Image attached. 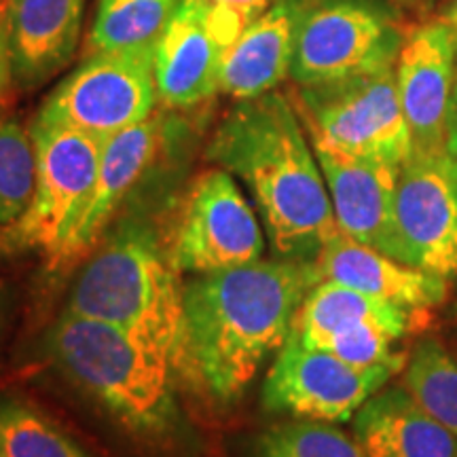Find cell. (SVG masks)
Instances as JSON below:
<instances>
[{
  "label": "cell",
  "mask_w": 457,
  "mask_h": 457,
  "mask_svg": "<svg viewBox=\"0 0 457 457\" xmlns=\"http://www.w3.org/2000/svg\"><path fill=\"white\" fill-rule=\"evenodd\" d=\"M400 370L396 364L352 367L327 350L303 345L290 333L267 373L262 407L295 420L343 424Z\"/></svg>",
  "instance_id": "obj_10"
},
{
  "label": "cell",
  "mask_w": 457,
  "mask_h": 457,
  "mask_svg": "<svg viewBox=\"0 0 457 457\" xmlns=\"http://www.w3.org/2000/svg\"><path fill=\"white\" fill-rule=\"evenodd\" d=\"M30 136L37 151V187L26 212L0 227V253H41L51 261L89 202L102 140L37 119Z\"/></svg>",
  "instance_id": "obj_6"
},
{
  "label": "cell",
  "mask_w": 457,
  "mask_h": 457,
  "mask_svg": "<svg viewBox=\"0 0 457 457\" xmlns=\"http://www.w3.org/2000/svg\"><path fill=\"white\" fill-rule=\"evenodd\" d=\"M155 47L89 54L45 100L37 121L96 140L145 121L157 111Z\"/></svg>",
  "instance_id": "obj_8"
},
{
  "label": "cell",
  "mask_w": 457,
  "mask_h": 457,
  "mask_svg": "<svg viewBox=\"0 0 457 457\" xmlns=\"http://www.w3.org/2000/svg\"><path fill=\"white\" fill-rule=\"evenodd\" d=\"M0 457H89V453L38 409L3 398Z\"/></svg>",
  "instance_id": "obj_23"
},
{
  "label": "cell",
  "mask_w": 457,
  "mask_h": 457,
  "mask_svg": "<svg viewBox=\"0 0 457 457\" xmlns=\"http://www.w3.org/2000/svg\"><path fill=\"white\" fill-rule=\"evenodd\" d=\"M225 54L204 0H185L155 45L159 102L170 108H191L212 98L220 91Z\"/></svg>",
  "instance_id": "obj_15"
},
{
  "label": "cell",
  "mask_w": 457,
  "mask_h": 457,
  "mask_svg": "<svg viewBox=\"0 0 457 457\" xmlns=\"http://www.w3.org/2000/svg\"><path fill=\"white\" fill-rule=\"evenodd\" d=\"M185 0H98L87 55L98 51L153 49Z\"/></svg>",
  "instance_id": "obj_21"
},
{
  "label": "cell",
  "mask_w": 457,
  "mask_h": 457,
  "mask_svg": "<svg viewBox=\"0 0 457 457\" xmlns=\"http://www.w3.org/2000/svg\"><path fill=\"white\" fill-rule=\"evenodd\" d=\"M13 85H15V72H13V60H11V47H9L7 3L0 0V108L7 104Z\"/></svg>",
  "instance_id": "obj_27"
},
{
  "label": "cell",
  "mask_w": 457,
  "mask_h": 457,
  "mask_svg": "<svg viewBox=\"0 0 457 457\" xmlns=\"http://www.w3.org/2000/svg\"><path fill=\"white\" fill-rule=\"evenodd\" d=\"M447 148L457 157V117L449 121V138H447Z\"/></svg>",
  "instance_id": "obj_28"
},
{
  "label": "cell",
  "mask_w": 457,
  "mask_h": 457,
  "mask_svg": "<svg viewBox=\"0 0 457 457\" xmlns=\"http://www.w3.org/2000/svg\"><path fill=\"white\" fill-rule=\"evenodd\" d=\"M396 228L404 265L457 278V157L449 148L413 151L400 168Z\"/></svg>",
  "instance_id": "obj_11"
},
{
  "label": "cell",
  "mask_w": 457,
  "mask_h": 457,
  "mask_svg": "<svg viewBox=\"0 0 457 457\" xmlns=\"http://www.w3.org/2000/svg\"><path fill=\"white\" fill-rule=\"evenodd\" d=\"M254 457H364L358 441L333 424L296 420L259 438Z\"/></svg>",
  "instance_id": "obj_25"
},
{
  "label": "cell",
  "mask_w": 457,
  "mask_h": 457,
  "mask_svg": "<svg viewBox=\"0 0 457 457\" xmlns=\"http://www.w3.org/2000/svg\"><path fill=\"white\" fill-rule=\"evenodd\" d=\"M424 310L364 295L350 286L322 279L307 293L296 312L293 335L307 347H320L330 337L358 327H379L403 339L424 324Z\"/></svg>",
  "instance_id": "obj_20"
},
{
  "label": "cell",
  "mask_w": 457,
  "mask_h": 457,
  "mask_svg": "<svg viewBox=\"0 0 457 457\" xmlns=\"http://www.w3.org/2000/svg\"><path fill=\"white\" fill-rule=\"evenodd\" d=\"M318 282L313 262L284 259H261L188 282L187 328L197 384L225 404L242 396L265 358L293 333L296 312Z\"/></svg>",
  "instance_id": "obj_2"
},
{
  "label": "cell",
  "mask_w": 457,
  "mask_h": 457,
  "mask_svg": "<svg viewBox=\"0 0 457 457\" xmlns=\"http://www.w3.org/2000/svg\"><path fill=\"white\" fill-rule=\"evenodd\" d=\"M457 117V72H455V87H453V106H451V119Z\"/></svg>",
  "instance_id": "obj_30"
},
{
  "label": "cell",
  "mask_w": 457,
  "mask_h": 457,
  "mask_svg": "<svg viewBox=\"0 0 457 457\" xmlns=\"http://www.w3.org/2000/svg\"><path fill=\"white\" fill-rule=\"evenodd\" d=\"M312 146L327 180L339 231L403 262L396 228V185L403 165L352 157L316 142Z\"/></svg>",
  "instance_id": "obj_13"
},
{
  "label": "cell",
  "mask_w": 457,
  "mask_h": 457,
  "mask_svg": "<svg viewBox=\"0 0 457 457\" xmlns=\"http://www.w3.org/2000/svg\"><path fill=\"white\" fill-rule=\"evenodd\" d=\"M165 140H168V119L157 108L145 121L102 142L94 191L71 236L54 254V259L47 261L51 270L71 265L98 244L111 216L125 202L129 191L138 187L146 171L157 163Z\"/></svg>",
  "instance_id": "obj_14"
},
{
  "label": "cell",
  "mask_w": 457,
  "mask_h": 457,
  "mask_svg": "<svg viewBox=\"0 0 457 457\" xmlns=\"http://www.w3.org/2000/svg\"><path fill=\"white\" fill-rule=\"evenodd\" d=\"M37 187V151L30 129L0 119V227L26 212Z\"/></svg>",
  "instance_id": "obj_24"
},
{
  "label": "cell",
  "mask_w": 457,
  "mask_h": 457,
  "mask_svg": "<svg viewBox=\"0 0 457 457\" xmlns=\"http://www.w3.org/2000/svg\"><path fill=\"white\" fill-rule=\"evenodd\" d=\"M205 157L248 187L276 259L316 262L339 233L301 114L279 91L237 100Z\"/></svg>",
  "instance_id": "obj_1"
},
{
  "label": "cell",
  "mask_w": 457,
  "mask_h": 457,
  "mask_svg": "<svg viewBox=\"0 0 457 457\" xmlns=\"http://www.w3.org/2000/svg\"><path fill=\"white\" fill-rule=\"evenodd\" d=\"M320 282L328 279L350 286L360 293L377 296L409 310H430L449 296V279L415 270L396 259L335 233L316 259Z\"/></svg>",
  "instance_id": "obj_16"
},
{
  "label": "cell",
  "mask_w": 457,
  "mask_h": 457,
  "mask_svg": "<svg viewBox=\"0 0 457 457\" xmlns=\"http://www.w3.org/2000/svg\"><path fill=\"white\" fill-rule=\"evenodd\" d=\"M66 312L140 337L168 356L179 379L197 384L185 286L148 233L123 228L102 245L72 286Z\"/></svg>",
  "instance_id": "obj_3"
},
{
  "label": "cell",
  "mask_w": 457,
  "mask_h": 457,
  "mask_svg": "<svg viewBox=\"0 0 457 457\" xmlns=\"http://www.w3.org/2000/svg\"><path fill=\"white\" fill-rule=\"evenodd\" d=\"M208 9L210 26L225 49L237 41L239 34L256 17L271 7V0H204Z\"/></svg>",
  "instance_id": "obj_26"
},
{
  "label": "cell",
  "mask_w": 457,
  "mask_h": 457,
  "mask_svg": "<svg viewBox=\"0 0 457 457\" xmlns=\"http://www.w3.org/2000/svg\"><path fill=\"white\" fill-rule=\"evenodd\" d=\"M301 0H276L227 49L220 66V91L236 100L276 91L290 74Z\"/></svg>",
  "instance_id": "obj_18"
},
{
  "label": "cell",
  "mask_w": 457,
  "mask_h": 457,
  "mask_svg": "<svg viewBox=\"0 0 457 457\" xmlns=\"http://www.w3.org/2000/svg\"><path fill=\"white\" fill-rule=\"evenodd\" d=\"M3 316H4V295H3V288H0V324H3Z\"/></svg>",
  "instance_id": "obj_31"
},
{
  "label": "cell",
  "mask_w": 457,
  "mask_h": 457,
  "mask_svg": "<svg viewBox=\"0 0 457 457\" xmlns=\"http://www.w3.org/2000/svg\"><path fill=\"white\" fill-rule=\"evenodd\" d=\"M296 111L316 145L392 165L413 155L394 68L299 87Z\"/></svg>",
  "instance_id": "obj_5"
},
{
  "label": "cell",
  "mask_w": 457,
  "mask_h": 457,
  "mask_svg": "<svg viewBox=\"0 0 457 457\" xmlns=\"http://www.w3.org/2000/svg\"><path fill=\"white\" fill-rule=\"evenodd\" d=\"M49 345L57 364L128 430L163 436L176 426L179 375L159 347L68 312L57 320Z\"/></svg>",
  "instance_id": "obj_4"
},
{
  "label": "cell",
  "mask_w": 457,
  "mask_h": 457,
  "mask_svg": "<svg viewBox=\"0 0 457 457\" xmlns=\"http://www.w3.org/2000/svg\"><path fill=\"white\" fill-rule=\"evenodd\" d=\"M443 20L447 21V24H451L457 30V0L453 4H451V7L445 11V15H443Z\"/></svg>",
  "instance_id": "obj_29"
},
{
  "label": "cell",
  "mask_w": 457,
  "mask_h": 457,
  "mask_svg": "<svg viewBox=\"0 0 457 457\" xmlns=\"http://www.w3.org/2000/svg\"><path fill=\"white\" fill-rule=\"evenodd\" d=\"M364 457H457V438L404 386L370 396L353 415Z\"/></svg>",
  "instance_id": "obj_19"
},
{
  "label": "cell",
  "mask_w": 457,
  "mask_h": 457,
  "mask_svg": "<svg viewBox=\"0 0 457 457\" xmlns=\"http://www.w3.org/2000/svg\"><path fill=\"white\" fill-rule=\"evenodd\" d=\"M404 387L457 438V356L441 341L417 343L404 364Z\"/></svg>",
  "instance_id": "obj_22"
},
{
  "label": "cell",
  "mask_w": 457,
  "mask_h": 457,
  "mask_svg": "<svg viewBox=\"0 0 457 457\" xmlns=\"http://www.w3.org/2000/svg\"><path fill=\"white\" fill-rule=\"evenodd\" d=\"M404 34L379 0H322L296 21L290 77L299 87L396 66Z\"/></svg>",
  "instance_id": "obj_7"
},
{
  "label": "cell",
  "mask_w": 457,
  "mask_h": 457,
  "mask_svg": "<svg viewBox=\"0 0 457 457\" xmlns=\"http://www.w3.org/2000/svg\"><path fill=\"white\" fill-rule=\"evenodd\" d=\"M265 233L227 170L204 171L188 187L168 245L179 273L205 276L261 261Z\"/></svg>",
  "instance_id": "obj_9"
},
{
  "label": "cell",
  "mask_w": 457,
  "mask_h": 457,
  "mask_svg": "<svg viewBox=\"0 0 457 457\" xmlns=\"http://www.w3.org/2000/svg\"><path fill=\"white\" fill-rule=\"evenodd\" d=\"M15 83L32 89L54 77L79 47L85 0H4Z\"/></svg>",
  "instance_id": "obj_17"
},
{
  "label": "cell",
  "mask_w": 457,
  "mask_h": 457,
  "mask_svg": "<svg viewBox=\"0 0 457 457\" xmlns=\"http://www.w3.org/2000/svg\"><path fill=\"white\" fill-rule=\"evenodd\" d=\"M411 3H426V0H411Z\"/></svg>",
  "instance_id": "obj_32"
},
{
  "label": "cell",
  "mask_w": 457,
  "mask_h": 457,
  "mask_svg": "<svg viewBox=\"0 0 457 457\" xmlns=\"http://www.w3.org/2000/svg\"><path fill=\"white\" fill-rule=\"evenodd\" d=\"M455 66L457 30L445 20L417 26L404 34L394 72L400 106L417 153L447 148Z\"/></svg>",
  "instance_id": "obj_12"
}]
</instances>
